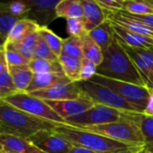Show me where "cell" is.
<instances>
[{
	"label": "cell",
	"instance_id": "d6a6232c",
	"mask_svg": "<svg viewBox=\"0 0 153 153\" xmlns=\"http://www.w3.org/2000/svg\"><path fill=\"white\" fill-rule=\"evenodd\" d=\"M17 91L9 71L6 70L0 73V100H4Z\"/></svg>",
	"mask_w": 153,
	"mask_h": 153
},
{
	"label": "cell",
	"instance_id": "277c9868",
	"mask_svg": "<svg viewBox=\"0 0 153 153\" xmlns=\"http://www.w3.org/2000/svg\"><path fill=\"white\" fill-rule=\"evenodd\" d=\"M143 115L141 113L127 112L104 105L94 104L92 108L84 113L66 119L65 124L74 127H84L121 121H140Z\"/></svg>",
	"mask_w": 153,
	"mask_h": 153
},
{
	"label": "cell",
	"instance_id": "74e56055",
	"mask_svg": "<svg viewBox=\"0 0 153 153\" xmlns=\"http://www.w3.org/2000/svg\"><path fill=\"white\" fill-rule=\"evenodd\" d=\"M119 13H121L122 14L134 19L142 23H143L144 25H146L147 27H149L150 29H152L153 30V14H146V15H138V14H132L129 13H126L125 11H118Z\"/></svg>",
	"mask_w": 153,
	"mask_h": 153
},
{
	"label": "cell",
	"instance_id": "52a82bcc",
	"mask_svg": "<svg viewBox=\"0 0 153 153\" xmlns=\"http://www.w3.org/2000/svg\"><path fill=\"white\" fill-rule=\"evenodd\" d=\"M3 100L36 117L57 124L65 123V121L61 118L44 100L31 96L25 91H17Z\"/></svg>",
	"mask_w": 153,
	"mask_h": 153
},
{
	"label": "cell",
	"instance_id": "f546056e",
	"mask_svg": "<svg viewBox=\"0 0 153 153\" xmlns=\"http://www.w3.org/2000/svg\"><path fill=\"white\" fill-rule=\"evenodd\" d=\"M4 53L5 58L8 66L12 65H28L30 60H28L25 56H23L14 47L12 43L6 42L4 44Z\"/></svg>",
	"mask_w": 153,
	"mask_h": 153
},
{
	"label": "cell",
	"instance_id": "7bdbcfd3",
	"mask_svg": "<svg viewBox=\"0 0 153 153\" xmlns=\"http://www.w3.org/2000/svg\"><path fill=\"white\" fill-rule=\"evenodd\" d=\"M5 41H6V39L0 34V47L1 46H4L5 44Z\"/></svg>",
	"mask_w": 153,
	"mask_h": 153
},
{
	"label": "cell",
	"instance_id": "7c38bea8",
	"mask_svg": "<svg viewBox=\"0 0 153 153\" xmlns=\"http://www.w3.org/2000/svg\"><path fill=\"white\" fill-rule=\"evenodd\" d=\"M117 40L122 46V48L125 49L128 56L131 58L134 65L139 70L143 79V82L146 87L148 88L150 83V77L153 71V48L149 49V48H133L126 45L118 39Z\"/></svg>",
	"mask_w": 153,
	"mask_h": 153
},
{
	"label": "cell",
	"instance_id": "4fadbf2b",
	"mask_svg": "<svg viewBox=\"0 0 153 153\" xmlns=\"http://www.w3.org/2000/svg\"><path fill=\"white\" fill-rule=\"evenodd\" d=\"M61 118L65 121L68 118L79 116L89 110L94 106V103L86 96L76 100H67L60 101L44 100Z\"/></svg>",
	"mask_w": 153,
	"mask_h": 153
},
{
	"label": "cell",
	"instance_id": "7a4b0ae2",
	"mask_svg": "<svg viewBox=\"0 0 153 153\" xmlns=\"http://www.w3.org/2000/svg\"><path fill=\"white\" fill-rule=\"evenodd\" d=\"M97 74L107 78L146 86L139 70L122 48L116 36L103 53V60L98 66Z\"/></svg>",
	"mask_w": 153,
	"mask_h": 153
},
{
	"label": "cell",
	"instance_id": "ac0fdd59",
	"mask_svg": "<svg viewBox=\"0 0 153 153\" xmlns=\"http://www.w3.org/2000/svg\"><path fill=\"white\" fill-rule=\"evenodd\" d=\"M88 34L100 48L102 53L106 51L115 38V32L113 30L111 22L108 19L103 23L91 30Z\"/></svg>",
	"mask_w": 153,
	"mask_h": 153
},
{
	"label": "cell",
	"instance_id": "d6986e66",
	"mask_svg": "<svg viewBox=\"0 0 153 153\" xmlns=\"http://www.w3.org/2000/svg\"><path fill=\"white\" fill-rule=\"evenodd\" d=\"M8 71L16 90L18 91H25L34 75L29 65L8 66Z\"/></svg>",
	"mask_w": 153,
	"mask_h": 153
},
{
	"label": "cell",
	"instance_id": "1f68e13d",
	"mask_svg": "<svg viewBox=\"0 0 153 153\" xmlns=\"http://www.w3.org/2000/svg\"><path fill=\"white\" fill-rule=\"evenodd\" d=\"M33 58L58 61V57L52 52L50 48L48 46V44L45 42V40L39 35V39H38L37 44H36L34 51H33Z\"/></svg>",
	"mask_w": 153,
	"mask_h": 153
},
{
	"label": "cell",
	"instance_id": "8fae6325",
	"mask_svg": "<svg viewBox=\"0 0 153 153\" xmlns=\"http://www.w3.org/2000/svg\"><path fill=\"white\" fill-rule=\"evenodd\" d=\"M31 96L39 98L42 100H76L83 96L80 82H71L56 84L48 89L40 90L29 93Z\"/></svg>",
	"mask_w": 153,
	"mask_h": 153
},
{
	"label": "cell",
	"instance_id": "5bb4252c",
	"mask_svg": "<svg viewBox=\"0 0 153 153\" xmlns=\"http://www.w3.org/2000/svg\"><path fill=\"white\" fill-rule=\"evenodd\" d=\"M83 9V23L87 33L107 20L104 9L96 0H81Z\"/></svg>",
	"mask_w": 153,
	"mask_h": 153
},
{
	"label": "cell",
	"instance_id": "8d00e7d4",
	"mask_svg": "<svg viewBox=\"0 0 153 153\" xmlns=\"http://www.w3.org/2000/svg\"><path fill=\"white\" fill-rule=\"evenodd\" d=\"M97 3L107 11L118 12L124 10V0H96Z\"/></svg>",
	"mask_w": 153,
	"mask_h": 153
},
{
	"label": "cell",
	"instance_id": "603a6c76",
	"mask_svg": "<svg viewBox=\"0 0 153 153\" xmlns=\"http://www.w3.org/2000/svg\"><path fill=\"white\" fill-rule=\"evenodd\" d=\"M82 46L83 58L91 61L99 66L103 60V53L88 33L82 37Z\"/></svg>",
	"mask_w": 153,
	"mask_h": 153
},
{
	"label": "cell",
	"instance_id": "9a60e30c",
	"mask_svg": "<svg viewBox=\"0 0 153 153\" xmlns=\"http://www.w3.org/2000/svg\"><path fill=\"white\" fill-rule=\"evenodd\" d=\"M0 145L6 153H45L32 144L29 139L0 134Z\"/></svg>",
	"mask_w": 153,
	"mask_h": 153
},
{
	"label": "cell",
	"instance_id": "836d02e7",
	"mask_svg": "<svg viewBox=\"0 0 153 153\" xmlns=\"http://www.w3.org/2000/svg\"><path fill=\"white\" fill-rule=\"evenodd\" d=\"M66 30L70 37L82 38L87 34L82 18H71L66 20Z\"/></svg>",
	"mask_w": 153,
	"mask_h": 153
},
{
	"label": "cell",
	"instance_id": "ee69618b",
	"mask_svg": "<svg viewBox=\"0 0 153 153\" xmlns=\"http://www.w3.org/2000/svg\"><path fill=\"white\" fill-rule=\"evenodd\" d=\"M138 153H153V152H152V151H150V150H148L146 147H144L140 152H138Z\"/></svg>",
	"mask_w": 153,
	"mask_h": 153
},
{
	"label": "cell",
	"instance_id": "bcb514c9",
	"mask_svg": "<svg viewBox=\"0 0 153 153\" xmlns=\"http://www.w3.org/2000/svg\"><path fill=\"white\" fill-rule=\"evenodd\" d=\"M0 151H3V149H2V146L0 145Z\"/></svg>",
	"mask_w": 153,
	"mask_h": 153
},
{
	"label": "cell",
	"instance_id": "44dd1931",
	"mask_svg": "<svg viewBox=\"0 0 153 153\" xmlns=\"http://www.w3.org/2000/svg\"><path fill=\"white\" fill-rule=\"evenodd\" d=\"M58 62L63 73L71 82H80V69L82 59L62 52L58 56Z\"/></svg>",
	"mask_w": 153,
	"mask_h": 153
},
{
	"label": "cell",
	"instance_id": "4dcf8cb0",
	"mask_svg": "<svg viewBox=\"0 0 153 153\" xmlns=\"http://www.w3.org/2000/svg\"><path fill=\"white\" fill-rule=\"evenodd\" d=\"M140 125L145 141V147L153 152V117L143 114Z\"/></svg>",
	"mask_w": 153,
	"mask_h": 153
},
{
	"label": "cell",
	"instance_id": "cb8c5ba5",
	"mask_svg": "<svg viewBox=\"0 0 153 153\" xmlns=\"http://www.w3.org/2000/svg\"><path fill=\"white\" fill-rule=\"evenodd\" d=\"M29 66L33 74H61L62 67L58 61H51L47 59H31Z\"/></svg>",
	"mask_w": 153,
	"mask_h": 153
},
{
	"label": "cell",
	"instance_id": "f35d334b",
	"mask_svg": "<svg viewBox=\"0 0 153 153\" xmlns=\"http://www.w3.org/2000/svg\"><path fill=\"white\" fill-rule=\"evenodd\" d=\"M8 70V65L5 58L4 53V45L0 47V73Z\"/></svg>",
	"mask_w": 153,
	"mask_h": 153
},
{
	"label": "cell",
	"instance_id": "d4e9b609",
	"mask_svg": "<svg viewBox=\"0 0 153 153\" xmlns=\"http://www.w3.org/2000/svg\"><path fill=\"white\" fill-rule=\"evenodd\" d=\"M138 15L153 14V4L151 0H124V10Z\"/></svg>",
	"mask_w": 153,
	"mask_h": 153
},
{
	"label": "cell",
	"instance_id": "e575fe53",
	"mask_svg": "<svg viewBox=\"0 0 153 153\" xmlns=\"http://www.w3.org/2000/svg\"><path fill=\"white\" fill-rule=\"evenodd\" d=\"M9 12L19 20L27 19V14L29 12V7L24 0L22 1H11L4 2Z\"/></svg>",
	"mask_w": 153,
	"mask_h": 153
},
{
	"label": "cell",
	"instance_id": "f6af8a7d",
	"mask_svg": "<svg viewBox=\"0 0 153 153\" xmlns=\"http://www.w3.org/2000/svg\"><path fill=\"white\" fill-rule=\"evenodd\" d=\"M0 153H6L5 152H4V151H0Z\"/></svg>",
	"mask_w": 153,
	"mask_h": 153
},
{
	"label": "cell",
	"instance_id": "ab89813d",
	"mask_svg": "<svg viewBox=\"0 0 153 153\" xmlns=\"http://www.w3.org/2000/svg\"><path fill=\"white\" fill-rule=\"evenodd\" d=\"M144 115L146 116H152L153 117V91L151 90V96L148 101V104L146 106Z\"/></svg>",
	"mask_w": 153,
	"mask_h": 153
},
{
	"label": "cell",
	"instance_id": "6da1fadb",
	"mask_svg": "<svg viewBox=\"0 0 153 153\" xmlns=\"http://www.w3.org/2000/svg\"><path fill=\"white\" fill-rule=\"evenodd\" d=\"M52 131L74 146L84 147L97 153H138L145 147L117 142L66 124H58Z\"/></svg>",
	"mask_w": 153,
	"mask_h": 153
},
{
	"label": "cell",
	"instance_id": "f1b7e54d",
	"mask_svg": "<svg viewBox=\"0 0 153 153\" xmlns=\"http://www.w3.org/2000/svg\"><path fill=\"white\" fill-rule=\"evenodd\" d=\"M62 52H65L70 56L82 59V38L78 37H68L63 39Z\"/></svg>",
	"mask_w": 153,
	"mask_h": 153
},
{
	"label": "cell",
	"instance_id": "ba28073f",
	"mask_svg": "<svg viewBox=\"0 0 153 153\" xmlns=\"http://www.w3.org/2000/svg\"><path fill=\"white\" fill-rule=\"evenodd\" d=\"M82 93L94 104L104 105L116 109L143 114L136 107L126 101L112 90L93 82H80Z\"/></svg>",
	"mask_w": 153,
	"mask_h": 153
},
{
	"label": "cell",
	"instance_id": "b9f144b4",
	"mask_svg": "<svg viewBox=\"0 0 153 153\" xmlns=\"http://www.w3.org/2000/svg\"><path fill=\"white\" fill-rule=\"evenodd\" d=\"M148 88L150 90H152L153 91V71L152 73V74H151V77H150V83H149Z\"/></svg>",
	"mask_w": 153,
	"mask_h": 153
},
{
	"label": "cell",
	"instance_id": "d590c367",
	"mask_svg": "<svg viewBox=\"0 0 153 153\" xmlns=\"http://www.w3.org/2000/svg\"><path fill=\"white\" fill-rule=\"evenodd\" d=\"M97 69L98 65L96 64L85 58H82L80 69V82L90 81L97 74Z\"/></svg>",
	"mask_w": 153,
	"mask_h": 153
},
{
	"label": "cell",
	"instance_id": "ffe728a7",
	"mask_svg": "<svg viewBox=\"0 0 153 153\" xmlns=\"http://www.w3.org/2000/svg\"><path fill=\"white\" fill-rule=\"evenodd\" d=\"M39 28V27L33 21L30 19H21L12 28L8 37L6 38V42H10V43L21 42L28 35L37 31Z\"/></svg>",
	"mask_w": 153,
	"mask_h": 153
},
{
	"label": "cell",
	"instance_id": "7402d4cb",
	"mask_svg": "<svg viewBox=\"0 0 153 153\" xmlns=\"http://www.w3.org/2000/svg\"><path fill=\"white\" fill-rule=\"evenodd\" d=\"M57 17L71 19L82 18L83 9L81 0H60L56 7Z\"/></svg>",
	"mask_w": 153,
	"mask_h": 153
},
{
	"label": "cell",
	"instance_id": "83f0119b",
	"mask_svg": "<svg viewBox=\"0 0 153 153\" xmlns=\"http://www.w3.org/2000/svg\"><path fill=\"white\" fill-rule=\"evenodd\" d=\"M19 19L13 16L6 8L4 2H0V34L6 39L14 24Z\"/></svg>",
	"mask_w": 153,
	"mask_h": 153
},
{
	"label": "cell",
	"instance_id": "2e32d148",
	"mask_svg": "<svg viewBox=\"0 0 153 153\" xmlns=\"http://www.w3.org/2000/svg\"><path fill=\"white\" fill-rule=\"evenodd\" d=\"M111 24L113 27V30L115 32V36L126 45L133 47V48H149V49L153 48L152 39L130 31L128 30H126L125 28H122L119 25L113 23L112 22H111Z\"/></svg>",
	"mask_w": 153,
	"mask_h": 153
},
{
	"label": "cell",
	"instance_id": "5b68a950",
	"mask_svg": "<svg viewBox=\"0 0 153 153\" xmlns=\"http://www.w3.org/2000/svg\"><path fill=\"white\" fill-rule=\"evenodd\" d=\"M140 121H121L109 124L79 127L83 130L107 136L112 140L145 146L144 137L141 129Z\"/></svg>",
	"mask_w": 153,
	"mask_h": 153
},
{
	"label": "cell",
	"instance_id": "30bf717a",
	"mask_svg": "<svg viewBox=\"0 0 153 153\" xmlns=\"http://www.w3.org/2000/svg\"><path fill=\"white\" fill-rule=\"evenodd\" d=\"M29 7L27 19L39 27H48L57 19L56 7L60 0H24Z\"/></svg>",
	"mask_w": 153,
	"mask_h": 153
},
{
	"label": "cell",
	"instance_id": "8992f818",
	"mask_svg": "<svg viewBox=\"0 0 153 153\" xmlns=\"http://www.w3.org/2000/svg\"><path fill=\"white\" fill-rule=\"evenodd\" d=\"M90 81L112 90L144 114L151 96V90L146 86H140L126 82L107 78L98 74H96Z\"/></svg>",
	"mask_w": 153,
	"mask_h": 153
},
{
	"label": "cell",
	"instance_id": "9c48e42d",
	"mask_svg": "<svg viewBox=\"0 0 153 153\" xmlns=\"http://www.w3.org/2000/svg\"><path fill=\"white\" fill-rule=\"evenodd\" d=\"M28 139L45 153H69L74 147L71 143L52 130H40Z\"/></svg>",
	"mask_w": 153,
	"mask_h": 153
},
{
	"label": "cell",
	"instance_id": "4316f807",
	"mask_svg": "<svg viewBox=\"0 0 153 153\" xmlns=\"http://www.w3.org/2000/svg\"><path fill=\"white\" fill-rule=\"evenodd\" d=\"M39 39L38 30L35 32L30 33L24 39H22L21 42L18 43H12L13 47L28 60H31L33 58V51L35 48V46L37 44Z\"/></svg>",
	"mask_w": 153,
	"mask_h": 153
},
{
	"label": "cell",
	"instance_id": "484cf974",
	"mask_svg": "<svg viewBox=\"0 0 153 153\" xmlns=\"http://www.w3.org/2000/svg\"><path fill=\"white\" fill-rule=\"evenodd\" d=\"M38 33L45 40V42L50 48L52 52L58 57L62 53L63 39L58 37L48 27H39L38 29Z\"/></svg>",
	"mask_w": 153,
	"mask_h": 153
},
{
	"label": "cell",
	"instance_id": "3957f363",
	"mask_svg": "<svg viewBox=\"0 0 153 153\" xmlns=\"http://www.w3.org/2000/svg\"><path fill=\"white\" fill-rule=\"evenodd\" d=\"M57 125L31 116L0 100V134L28 139L40 130H53Z\"/></svg>",
	"mask_w": 153,
	"mask_h": 153
},
{
	"label": "cell",
	"instance_id": "60d3db41",
	"mask_svg": "<svg viewBox=\"0 0 153 153\" xmlns=\"http://www.w3.org/2000/svg\"><path fill=\"white\" fill-rule=\"evenodd\" d=\"M69 153H97L91 150H89L87 148L84 147H80V146H74L72 148V150L70 151Z\"/></svg>",
	"mask_w": 153,
	"mask_h": 153
},
{
	"label": "cell",
	"instance_id": "7dc6e473",
	"mask_svg": "<svg viewBox=\"0 0 153 153\" xmlns=\"http://www.w3.org/2000/svg\"><path fill=\"white\" fill-rule=\"evenodd\" d=\"M151 2H152V4H153V0H151Z\"/></svg>",
	"mask_w": 153,
	"mask_h": 153
},
{
	"label": "cell",
	"instance_id": "e0dca14e",
	"mask_svg": "<svg viewBox=\"0 0 153 153\" xmlns=\"http://www.w3.org/2000/svg\"><path fill=\"white\" fill-rule=\"evenodd\" d=\"M71 82V81L65 75L64 73L61 74H34L30 84L26 89L25 92L31 93L33 91L46 90L56 84Z\"/></svg>",
	"mask_w": 153,
	"mask_h": 153
}]
</instances>
